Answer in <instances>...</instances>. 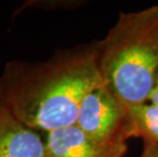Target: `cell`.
Wrapping results in <instances>:
<instances>
[{
  "label": "cell",
  "instance_id": "cell-1",
  "mask_svg": "<svg viewBox=\"0 0 158 157\" xmlns=\"http://www.w3.org/2000/svg\"><path fill=\"white\" fill-rule=\"evenodd\" d=\"M99 41L59 50L45 61L12 60L0 76V101L29 128L76 125L83 99L103 85Z\"/></svg>",
  "mask_w": 158,
  "mask_h": 157
},
{
  "label": "cell",
  "instance_id": "cell-2",
  "mask_svg": "<svg viewBox=\"0 0 158 157\" xmlns=\"http://www.w3.org/2000/svg\"><path fill=\"white\" fill-rule=\"evenodd\" d=\"M99 43L103 85L127 108L147 103L158 82V5L120 12Z\"/></svg>",
  "mask_w": 158,
  "mask_h": 157
},
{
  "label": "cell",
  "instance_id": "cell-3",
  "mask_svg": "<svg viewBox=\"0 0 158 157\" xmlns=\"http://www.w3.org/2000/svg\"><path fill=\"white\" fill-rule=\"evenodd\" d=\"M127 112L126 106L102 85L93 89L83 99L76 125L87 135L99 141L126 139L123 131Z\"/></svg>",
  "mask_w": 158,
  "mask_h": 157
},
{
  "label": "cell",
  "instance_id": "cell-4",
  "mask_svg": "<svg viewBox=\"0 0 158 157\" xmlns=\"http://www.w3.org/2000/svg\"><path fill=\"white\" fill-rule=\"evenodd\" d=\"M44 142L45 157H123L127 150L126 139L99 141L77 125L46 133Z\"/></svg>",
  "mask_w": 158,
  "mask_h": 157
},
{
  "label": "cell",
  "instance_id": "cell-5",
  "mask_svg": "<svg viewBox=\"0 0 158 157\" xmlns=\"http://www.w3.org/2000/svg\"><path fill=\"white\" fill-rule=\"evenodd\" d=\"M0 157H45V142L0 101Z\"/></svg>",
  "mask_w": 158,
  "mask_h": 157
},
{
  "label": "cell",
  "instance_id": "cell-6",
  "mask_svg": "<svg viewBox=\"0 0 158 157\" xmlns=\"http://www.w3.org/2000/svg\"><path fill=\"white\" fill-rule=\"evenodd\" d=\"M123 134L127 140L135 137L158 143V106L147 102L127 108Z\"/></svg>",
  "mask_w": 158,
  "mask_h": 157
},
{
  "label": "cell",
  "instance_id": "cell-7",
  "mask_svg": "<svg viewBox=\"0 0 158 157\" xmlns=\"http://www.w3.org/2000/svg\"><path fill=\"white\" fill-rule=\"evenodd\" d=\"M141 157H158V143L144 142V149Z\"/></svg>",
  "mask_w": 158,
  "mask_h": 157
},
{
  "label": "cell",
  "instance_id": "cell-8",
  "mask_svg": "<svg viewBox=\"0 0 158 157\" xmlns=\"http://www.w3.org/2000/svg\"><path fill=\"white\" fill-rule=\"evenodd\" d=\"M148 102L158 106V82H157V84L155 86V88L153 89L152 93L150 94L149 99H148Z\"/></svg>",
  "mask_w": 158,
  "mask_h": 157
}]
</instances>
